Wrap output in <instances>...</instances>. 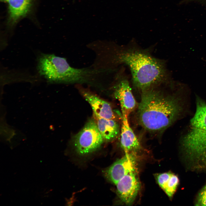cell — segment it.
<instances>
[{
  "mask_svg": "<svg viewBox=\"0 0 206 206\" xmlns=\"http://www.w3.org/2000/svg\"><path fill=\"white\" fill-rule=\"evenodd\" d=\"M188 88L177 82L169 91L155 86L141 91L137 107L139 124L152 132H162L183 117L187 109Z\"/></svg>",
  "mask_w": 206,
  "mask_h": 206,
  "instance_id": "1",
  "label": "cell"
},
{
  "mask_svg": "<svg viewBox=\"0 0 206 206\" xmlns=\"http://www.w3.org/2000/svg\"><path fill=\"white\" fill-rule=\"evenodd\" d=\"M106 54L110 62L123 64L129 68L133 85L141 91L156 86L168 78L163 62L149 53L136 49L108 50Z\"/></svg>",
  "mask_w": 206,
  "mask_h": 206,
  "instance_id": "2",
  "label": "cell"
},
{
  "mask_svg": "<svg viewBox=\"0 0 206 206\" xmlns=\"http://www.w3.org/2000/svg\"><path fill=\"white\" fill-rule=\"evenodd\" d=\"M196 103L195 114L181 138V148L191 169L206 170V103L198 96Z\"/></svg>",
  "mask_w": 206,
  "mask_h": 206,
  "instance_id": "3",
  "label": "cell"
},
{
  "mask_svg": "<svg viewBox=\"0 0 206 206\" xmlns=\"http://www.w3.org/2000/svg\"><path fill=\"white\" fill-rule=\"evenodd\" d=\"M39 74L52 83H74L92 80L99 73L96 69L77 68L71 66L64 58L53 54H41L37 58Z\"/></svg>",
  "mask_w": 206,
  "mask_h": 206,
  "instance_id": "4",
  "label": "cell"
},
{
  "mask_svg": "<svg viewBox=\"0 0 206 206\" xmlns=\"http://www.w3.org/2000/svg\"><path fill=\"white\" fill-rule=\"evenodd\" d=\"M104 141L94 120H90L74 137V143L80 155L90 154L99 148Z\"/></svg>",
  "mask_w": 206,
  "mask_h": 206,
  "instance_id": "5",
  "label": "cell"
},
{
  "mask_svg": "<svg viewBox=\"0 0 206 206\" xmlns=\"http://www.w3.org/2000/svg\"><path fill=\"white\" fill-rule=\"evenodd\" d=\"M122 158L116 161L105 172L106 177L115 185L126 175L135 171L136 159L133 153H126Z\"/></svg>",
  "mask_w": 206,
  "mask_h": 206,
  "instance_id": "6",
  "label": "cell"
},
{
  "mask_svg": "<svg viewBox=\"0 0 206 206\" xmlns=\"http://www.w3.org/2000/svg\"><path fill=\"white\" fill-rule=\"evenodd\" d=\"M114 87V97L119 101L128 116L137 107V104L132 94L129 82L124 77H118Z\"/></svg>",
  "mask_w": 206,
  "mask_h": 206,
  "instance_id": "7",
  "label": "cell"
},
{
  "mask_svg": "<svg viewBox=\"0 0 206 206\" xmlns=\"http://www.w3.org/2000/svg\"><path fill=\"white\" fill-rule=\"evenodd\" d=\"M135 172H132L125 175L116 185L119 197L128 205L134 201L140 188V183Z\"/></svg>",
  "mask_w": 206,
  "mask_h": 206,
  "instance_id": "8",
  "label": "cell"
},
{
  "mask_svg": "<svg viewBox=\"0 0 206 206\" xmlns=\"http://www.w3.org/2000/svg\"><path fill=\"white\" fill-rule=\"evenodd\" d=\"M122 115L120 142L126 153H135L142 148L140 143L130 127L128 117L124 110L121 109Z\"/></svg>",
  "mask_w": 206,
  "mask_h": 206,
  "instance_id": "9",
  "label": "cell"
},
{
  "mask_svg": "<svg viewBox=\"0 0 206 206\" xmlns=\"http://www.w3.org/2000/svg\"><path fill=\"white\" fill-rule=\"evenodd\" d=\"M81 92L91 106L93 115L106 119H116V116L109 103L87 90H82Z\"/></svg>",
  "mask_w": 206,
  "mask_h": 206,
  "instance_id": "10",
  "label": "cell"
},
{
  "mask_svg": "<svg viewBox=\"0 0 206 206\" xmlns=\"http://www.w3.org/2000/svg\"><path fill=\"white\" fill-rule=\"evenodd\" d=\"M94 118L104 140L110 141L118 136L120 127L116 120L106 119L94 115Z\"/></svg>",
  "mask_w": 206,
  "mask_h": 206,
  "instance_id": "11",
  "label": "cell"
},
{
  "mask_svg": "<svg viewBox=\"0 0 206 206\" xmlns=\"http://www.w3.org/2000/svg\"><path fill=\"white\" fill-rule=\"evenodd\" d=\"M9 22L14 24L29 11L31 0H9Z\"/></svg>",
  "mask_w": 206,
  "mask_h": 206,
  "instance_id": "12",
  "label": "cell"
},
{
  "mask_svg": "<svg viewBox=\"0 0 206 206\" xmlns=\"http://www.w3.org/2000/svg\"><path fill=\"white\" fill-rule=\"evenodd\" d=\"M179 183V180L178 177L173 173L162 189L167 196L171 198L176 191Z\"/></svg>",
  "mask_w": 206,
  "mask_h": 206,
  "instance_id": "13",
  "label": "cell"
},
{
  "mask_svg": "<svg viewBox=\"0 0 206 206\" xmlns=\"http://www.w3.org/2000/svg\"><path fill=\"white\" fill-rule=\"evenodd\" d=\"M196 206H206V184L198 193L195 202Z\"/></svg>",
  "mask_w": 206,
  "mask_h": 206,
  "instance_id": "14",
  "label": "cell"
},
{
  "mask_svg": "<svg viewBox=\"0 0 206 206\" xmlns=\"http://www.w3.org/2000/svg\"><path fill=\"white\" fill-rule=\"evenodd\" d=\"M173 173L171 172H165L157 174L156 175V179L157 183L160 187L163 189L165 184L169 180Z\"/></svg>",
  "mask_w": 206,
  "mask_h": 206,
  "instance_id": "15",
  "label": "cell"
},
{
  "mask_svg": "<svg viewBox=\"0 0 206 206\" xmlns=\"http://www.w3.org/2000/svg\"><path fill=\"white\" fill-rule=\"evenodd\" d=\"M4 1H8L9 0H1Z\"/></svg>",
  "mask_w": 206,
  "mask_h": 206,
  "instance_id": "16",
  "label": "cell"
}]
</instances>
